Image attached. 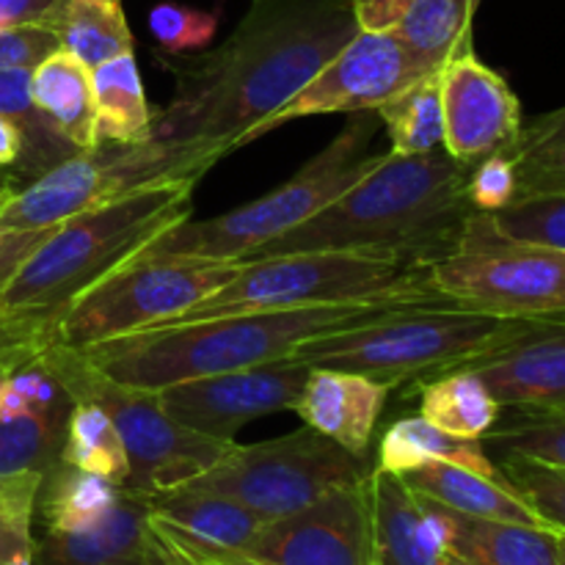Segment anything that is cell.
I'll list each match as a JSON object with an SVG mask.
<instances>
[{
  "instance_id": "obj_1",
  "label": "cell",
  "mask_w": 565,
  "mask_h": 565,
  "mask_svg": "<svg viewBox=\"0 0 565 565\" xmlns=\"http://www.w3.org/2000/svg\"><path fill=\"white\" fill-rule=\"evenodd\" d=\"M351 0H254L226 42L171 64L152 141L207 174L356 36Z\"/></svg>"
},
{
  "instance_id": "obj_2",
  "label": "cell",
  "mask_w": 565,
  "mask_h": 565,
  "mask_svg": "<svg viewBox=\"0 0 565 565\" xmlns=\"http://www.w3.org/2000/svg\"><path fill=\"white\" fill-rule=\"evenodd\" d=\"M469 169L447 149L430 154H395L390 149L356 185L252 257L367 252L434 265L456 252L475 213L467 199Z\"/></svg>"
},
{
  "instance_id": "obj_3",
  "label": "cell",
  "mask_w": 565,
  "mask_h": 565,
  "mask_svg": "<svg viewBox=\"0 0 565 565\" xmlns=\"http://www.w3.org/2000/svg\"><path fill=\"white\" fill-rule=\"evenodd\" d=\"M199 177L136 188L61 221L0 290V351L44 340L83 290L193 213Z\"/></svg>"
},
{
  "instance_id": "obj_4",
  "label": "cell",
  "mask_w": 565,
  "mask_h": 565,
  "mask_svg": "<svg viewBox=\"0 0 565 565\" xmlns=\"http://www.w3.org/2000/svg\"><path fill=\"white\" fill-rule=\"evenodd\" d=\"M414 307V303H412ZM397 307H309L160 323L81 351L99 373L141 390L290 359L303 340Z\"/></svg>"
},
{
  "instance_id": "obj_5",
  "label": "cell",
  "mask_w": 565,
  "mask_h": 565,
  "mask_svg": "<svg viewBox=\"0 0 565 565\" xmlns=\"http://www.w3.org/2000/svg\"><path fill=\"white\" fill-rule=\"evenodd\" d=\"M527 320L497 318L450 301L414 303L323 331L292 351L309 367L348 370L395 386L452 373L511 340Z\"/></svg>"
},
{
  "instance_id": "obj_6",
  "label": "cell",
  "mask_w": 565,
  "mask_h": 565,
  "mask_svg": "<svg viewBox=\"0 0 565 565\" xmlns=\"http://www.w3.org/2000/svg\"><path fill=\"white\" fill-rule=\"evenodd\" d=\"M430 265L367 252H292L243 259L221 290L169 323L309 307H412L441 301Z\"/></svg>"
},
{
  "instance_id": "obj_7",
  "label": "cell",
  "mask_w": 565,
  "mask_h": 565,
  "mask_svg": "<svg viewBox=\"0 0 565 565\" xmlns=\"http://www.w3.org/2000/svg\"><path fill=\"white\" fill-rule=\"evenodd\" d=\"M373 138L375 121L370 119V110L351 114V121L285 185L215 218H185L136 257L248 259L276 237L312 218L373 171L386 154L370 152Z\"/></svg>"
},
{
  "instance_id": "obj_8",
  "label": "cell",
  "mask_w": 565,
  "mask_h": 565,
  "mask_svg": "<svg viewBox=\"0 0 565 565\" xmlns=\"http://www.w3.org/2000/svg\"><path fill=\"white\" fill-rule=\"evenodd\" d=\"M17 348L39 351L55 379L66 386L72 401L97 403L108 414L130 461V475L125 483L127 494L152 497L160 491L180 489L207 472L232 447V441L210 439V436L182 428L163 408L158 390H141V386L114 381L110 375L99 373L81 351L55 345V342Z\"/></svg>"
},
{
  "instance_id": "obj_9",
  "label": "cell",
  "mask_w": 565,
  "mask_h": 565,
  "mask_svg": "<svg viewBox=\"0 0 565 565\" xmlns=\"http://www.w3.org/2000/svg\"><path fill=\"white\" fill-rule=\"evenodd\" d=\"M241 265L243 259L132 257L83 290L39 342L86 351L169 323L221 290Z\"/></svg>"
},
{
  "instance_id": "obj_10",
  "label": "cell",
  "mask_w": 565,
  "mask_h": 565,
  "mask_svg": "<svg viewBox=\"0 0 565 565\" xmlns=\"http://www.w3.org/2000/svg\"><path fill=\"white\" fill-rule=\"evenodd\" d=\"M373 467L367 456H353L329 436L303 425L279 439L254 445L232 441L207 472L185 486L230 497L263 522H274L303 511L340 486L364 483Z\"/></svg>"
},
{
  "instance_id": "obj_11",
  "label": "cell",
  "mask_w": 565,
  "mask_h": 565,
  "mask_svg": "<svg viewBox=\"0 0 565 565\" xmlns=\"http://www.w3.org/2000/svg\"><path fill=\"white\" fill-rule=\"evenodd\" d=\"M428 281L441 301L513 320L565 318V254L491 235L469 215L456 252L436 259Z\"/></svg>"
},
{
  "instance_id": "obj_12",
  "label": "cell",
  "mask_w": 565,
  "mask_h": 565,
  "mask_svg": "<svg viewBox=\"0 0 565 565\" xmlns=\"http://www.w3.org/2000/svg\"><path fill=\"white\" fill-rule=\"evenodd\" d=\"M177 177L202 180L204 174L152 138L143 143L99 141L17 188L0 210V230H50L136 188Z\"/></svg>"
},
{
  "instance_id": "obj_13",
  "label": "cell",
  "mask_w": 565,
  "mask_h": 565,
  "mask_svg": "<svg viewBox=\"0 0 565 565\" xmlns=\"http://www.w3.org/2000/svg\"><path fill=\"white\" fill-rule=\"evenodd\" d=\"M367 480L265 522L243 550L210 565H373Z\"/></svg>"
},
{
  "instance_id": "obj_14",
  "label": "cell",
  "mask_w": 565,
  "mask_h": 565,
  "mask_svg": "<svg viewBox=\"0 0 565 565\" xmlns=\"http://www.w3.org/2000/svg\"><path fill=\"white\" fill-rule=\"evenodd\" d=\"M428 72L412 58L406 47L392 33L356 31V36L342 44L340 53L301 88L287 99L276 114H270L252 141L279 130L287 121L320 114H362L379 110L386 99L401 94ZM434 75V72H430Z\"/></svg>"
},
{
  "instance_id": "obj_15",
  "label": "cell",
  "mask_w": 565,
  "mask_h": 565,
  "mask_svg": "<svg viewBox=\"0 0 565 565\" xmlns=\"http://www.w3.org/2000/svg\"><path fill=\"white\" fill-rule=\"evenodd\" d=\"M0 364V478H44L61 461L75 401L33 348L3 351Z\"/></svg>"
},
{
  "instance_id": "obj_16",
  "label": "cell",
  "mask_w": 565,
  "mask_h": 565,
  "mask_svg": "<svg viewBox=\"0 0 565 565\" xmlns=\"http://www.w3.org/2000/svg\"><path fill=\"white\" fill-rule=\"evenodd\" d=\"M307 375L309 364L279 359L257 367L180 381L158 392L163 408L182 428L210 439L235 441L237 430L254 419L292 412Z\"/></svg>"
},
{
  "instance_id": "obj_17",
  "label": "cell",
  "mask_w": 565,
  "mask_h": 565,
  "mask_svg": "<svg viewBox=\"0 0 565 565\" xmlns=\"http://www.w3.org/2000/svg\"><path fill=\"white\" fill-rule=\"evenodd\" d=\"M445 105V149L472 166L497 152H511L522 136V103L511 83L486 66L472 50L439 70Z\"/></svg>"
},
{
  "instance_id": "obj_18",
  "label": "cell",
  "mask_w": 565,
  "mask_h": 565,
  "mask_svg": "<svg viewBox=\"0 0 565 565\" xmlns=\"http://www.w3.org/2000/svg\"><path fill=\"white\" fill-rule=\"evenodd\" d=\"M263 519L230 497L191 486L147 497V527L169 565H210L243 550Z\"/></svg>"
},
{
  "instance_id": "obj_19",
  "label": "cell",
  "mask_w": 565,
  "mask_h": 565,
  "mask_svg": "<svg viewBox=\"0 0 565 565\" xmlns=\"http://www.w3.org/2000/svg\"><path fill=\"white\" fill-rule=\"evenodd\" d=\"M375 565H447L456 513L417 494L401 475L373 467L367 480Z\"/></svg>"
},
{
  "instance_id": "obj_20",
  "label": "cell",
  "mask_w": 565,
  "mask_h": 565,
  "mask_svg": "<svg viewBox=\"0 0 565 565\" xmlns=\"http://www.w3.org/2000/svg\"><path fill=\"white\" fill-rule=\"evenodd\" d=\"M502 408L565 406V318L527 320L511 340L463 364Z\"/></svg>"
},
{
  "instance_id": "obj_21",
  "label": "cell",
  "mask_w": 565,
  "mask_h": 565,
  "mask_svg": "<svg viewBox=\"0 0 565 565\" xmlns=\"http://www.w3.org/2000/svg\"><path fill=\"white\" fill-rule=\"evenodd\" d=\"M390 392V386L367 375L309 367L307 384L292 406V414L353 456H367Z\"/></svg>"
},
{
  "instance_id": "obj_22",
  "label": "cell",
  "mask_w": 565,
  "mask_h": 565,
  "mask_svg": "<svg viewBox=\"0 0 565 565\" xmlns=\"http://www.w3.org/2000/svg\"><path fill=\"white\" fill-rule=\"evenodd\" d=\"M33 565H169L147 527V497L127 494L108 516L83 533L42 530L33 550Z\"/></svg>"
},
{
  "instance_id": "obj_23",
  "label": "cell",
  "mask_w": 565,
  "mask_h": 565,
  "mask_svg": "<svg viewBox=\"0 0 565 565\" xmlns=\"http://www.w3.org/2000/svg\"><path fill=\"white\" fill-rule=\"evenodd\" d=\"M417 494L450 508L469 519H489V522H511L530 524V527H550L527 502L522 500L516 489L500 478L472 472L467 467L447 461H430L423 467H414L401 475ZM552 530V527H550Z\"/></svg>"
},
{
  "instance_id": "obj_24",
  "label": "cell",
  "mask_w": 565,
  "mask_h": 565,
  "mask_svg": "<svg viewBox=\"0 0 565 565\" xmlns=\"http://www.w3.org/2000/svg\"><path fill=\"white\" fill-rule=\"evenodd\" d=\"M31 99L39 114L75 149L99 143L94 119L92 70L75 55L58 50L31 70Z\"/></svg>"
},
{
  "instance_id": "obj_25",
  "label": "cell",
  "mask_w": 565,
  "mask_h": 565,
  "mask_svg": "<svg viewBox=\"0 0 565 565\" xmlns=\"http://www.w3.org/2000/svg\"><path fill=\"white\" fill-rule=\"evenodd\" d=\"M97 138L108 143H143L152 138L154 110L143 94L136 55L121 53L92 70Z\"/></svg>"
},
{
  "instance_id": "obj_26",
  "label": "cell",
  "mask_w": 565,
  "mask_h": 565,
  "mask_svg": "<svg viewBox=\"0 0 565 565\" xmlns=\"http://www.w3.org/2000/svg\"><path fill=\"white\" fill-rule=\"evenodd\" d=\"M430 461H447L467 467L472 472L500 478V467L491 461L489 450L478 439H458V436L445 434L441 428L430 425L428 419L406 417L392 423L384 430L379 445V463L375 467L386 472L403 475L414 467H423Z\"/></svg>"
},
{
  "instance_id": "obj_27",
  "label": "cell",
  "mask_w": 565,
  "mask_h": 565,
  "mask_svg": "<svg viewBox=\"0 0 565 565\" xmlns=\"http://www.w3.org/2000/svg\"><path fill=\"white\" fill-rule=\"evenodd\" d=\"M478 6V0H414L390 33L430 75L472 50V17Z\"/></svg>"
},
{
  "instance_id": "obj_28",
  "label": "cell",
  "mask_w": 565,
  "mask_h": 565,
  "mask_svg": "<svg viewBox=\"0 0 565 565\" xmlns=\"http://www.w3.org/2000/svg\"><path fill=\"white\" fill-rule=\"evenodd\" d=\"M561 535L550 527L489 522L456 513L450 555L475 565H561Z\"/></svg>"
},
{
  "instance_id": "obj_29",
  "label": "cell",
  "mask_w": 565,
  "mask_h": 565,
  "mask_svg": "<svg viewBox=\"0 0 565 565\" xmlns=\"http://www.w3.org/2000/svg\"><path fill=\"white\" fill-rule=\"evenodd\" d=\"M119 497L121 489L110 480L58 461L39 486L36 519L50 533H83L103 522Z\"/></svg>"
},
{
  "instance_id": "obj_30",
  "label": "cell",
  "mask_w": 565,
  "mask_h": 565,
  "mask_svg": "<svg viewBox=\"0 0 565 565\" xmlns=\"http://www.w3.org/2000/svg\"><path fill=\"white\" fill-rule=\"evenodd\" d=\"M505 408L497 403L478 373L458 367L428 379L419 390V417L458 439H478L500 423Z\"/></svg>"
},
{
  "instance_id": "obj_31",
  "label": "cell",
  "mask_w": 565,
  "mask_h": 565,
  "mask_svg": "<svg viewBox=\"0 0 565 565\" xmlns=\"http://www.w3.org/2000/svg\"><path fill=\"white\" fill-rule=\"evenodd\" d=\"M61 50L94 70L103 61L132 53V31L121 0H64L53 22Z\"/></svg>"
},
{
  "instance_id": "obj_32",
  "label": "cell",
  "mask_w": 565,
  "mask_h": 565,
  "mask_svg": "<svg viewBox=\"0 0 565 565\" xmlns=\"http://www.w3.org/2000/svg\"><path fill=\"white\" fill-rule=\"evenodd\" d=\"M395 154H430L445 149V105L439 72L414 81L379 110Z\"/></svg>"
},
{
  "instance_id": "obj_33",
  "label": "cell",
  "mask_w": 565,
  "mask_h": 565,
  "mask_svg": "<svg viewBox=\"0 0 565 565\" xmlns=\"http://www.w3.org/2000/svg\"><path fill=\"white\" fill-rule=\"evenodd\" d=\"M0 114L14 119L25 136V152L17 163V177L31 182L81 149L72 147L33 105L31 99V72L28 70H0Z\"/></svg>"
},
{
  "instance_id": "obj_34",
  "label": "cell",
  "mask_w": 565,
  "mask_h": 565,
  "mask_svg": "<svg viewBox=\"0 0 565 565\" xmlns=\"http://www.w3.org/2000/svg\"><path fill=\"white\" fill-rule=\"evenodd\" d=\"M61 461L110 480L119 489H125L127 475H130V461H127L119 430L97 403L88 401H75L72 406Z\"/></svg>"
},
{
  "instance_id": "obj_35",
  "label": "cell",
  "mask_w": 565,
  "mask_h": 565,
  "mask_svg": "<svg viewBox=\"0 0 565 565\" xmlns=\"http://www.w3.org/2000/svg\"><path fill=\"white\" fill-rule=\"evenodd\" d=\"M508 154L516 166V199L565 193V105L524 125Z\"/></svg>"
},
{
  "instance_id": "obj_36",
  "label": "cell",
  "mask_w": 565,
  "mask_h": 565,
  "mask_svg": "<svg viewBox=\"0 0 565 565\" xmlns=\"http://www.w3.org/2000/svg\"><path fill=\"white\" fill-rule=\"evenodd\" d=\"M508 417L483 436V445L505 456L533 458L565 469V406L563 408H508Z\"/></svg>"
},
{
  "instance_id": "obj_37",
  "label": "cell",
  "mask_w": 565,
  "mask_h": 565,
  "mask_svg": "<svg viewBox=\"0 0 565 565\" xmlns=\"http://www.w3.org/2000/svg\"><path fill=\"white\" fill-rule=\"evenodd\" d=\"M491 235L565 254V193L516 199L497 213H478Z\"/></svg>"
},
{
  "instance_id": "obj_38",
  "label": "cell",
  "mask_w": 565,
  "mask_h": 565,
  "mask_svg": "<svg viewBox=\"0 0 565 565\" xmlns=\"http://www.w3.org/2000/svg\"><path fill=\"white\" fill-rule=\"evenodd\" d=\"M39 486L42 475L0 478V565H33Z\"/></svg>"
},
{
  "instance_id": "obj_39",
  "label": "cell",
  "mask_w": 565,
  "mask_h": 565,
  "mask_svg": "<svg viewBox=\"0 0 565 565\" xmlns=\"http://www.w3.org/2000/svg\"><path fill=\"white\" fill-rule=\"evenodd\" d=\"M500 472L557 533H565V469L522 456L500 458Z\"/></svg>"
},
{
  "instance_id": "obj_40",
  "label": "cell",
  "mask_w": 565,
  "mask_h": 565,
  "mask_svg": "<svg viewBox=\"0 0 565 565\" xmlns=\"http://www.w3.org/2000/svg\"><path fill=\"white\" fill-rule=\"evenodd\" d=\"M149 31L169 55L202 53L213 44L218 17L182 3H158L149 11Z\"/></svg>"
},
{
  "instance_id": "obj_41",
  "label": "cell",
  "mask_w": 565,
  "mask_h": 565,
  "mask_svg": "<svg viewBox=\"0 0 565 565\" xmlns=\"http://www.w3.org/2000/svg\"><path fill=\"white\" fill-rule=\"evenodd\" d=\"M516 166L508 152L489 154L472 163L467 177V199L475 213H497L516 202Z\"/></svg>"
},
{
  "instance_id": "obj_42",
  "label": "cell",
  "mask_w": 565,
  "mask_h": 565,
  "mask_svg": "<svg viewBox=\"0 0 565 565\" xmlns=\"http://www.w3.org/2000/svg\"><path fill=\"white\" fill-rule=\"evenodd\" d=\"M61 50L58 33L50 25H17L0 31V70H28Z\"/></svg>"
},
{
  "instance_id": "obj_43",
  "label": "cell",
  "mask_w": 565,
  "mask_h": 565,
  "mask_svg": "<svg viewBox=\"0 0 565 565\" xmlns=\"http://www.w3.org/2000/svg\"><path fill=\"white\" fill-rule=\"evenodd\" d=\"M50 230H0V290L25 263L28 254L50 235Z\"/></svg>"
},
{
  "instance_id": "obj_44",
  "label": "cell",
  "mask_w": 565,
  "mask_h": 565,
  "mask_svg": "<svg viewBox=\"0 0 565 565\" xmlns=\"http://www.w3.org/2000/svg\"><path fill=\"white\" fill-rule=\"evenodd\" d=\"M64 0H0V31L17 25L53 28Z\"/></svg>"
},
{
  "instance_id": "obj_45",
  "label": "cell",
  "mask_w": 565,
  "mask_h": 565,
  "mask_svg": "<svg viewBox=\"0 0 565 565\" xmlns=\"http://www.w3.org/2000/svg\"><path fill=\"white\" fill-rule=\"evenodd\" d=\"M414 0H351L359 31L390 33Z\"/></svg>"
},
{
  "instance_id": "obj_46",
  "label": "cell",
  "mask_w": 565,
  "mask_h": 565,
  "mask_svg": "<svg viewBox=\"0 0 565 565\" xmlns=\"http://www.w3.org/2000/svg\"><path fill=\"white\" fill-rule=\"evenodd\" d=\"M22 152H25V136L20 125L0 114V169H17Z\"/></svg>"
},
{
  "instance_id": "obj_47",
  "label": "cell",
  "mask_w": 565,
  "mask_h": 565,
  "mask_svg": "<svg viewBox=\"0 0 565 565\" xmlns=\"http://www.w3.org/2000/svg\"><path fill=\"white\" fill-rule=\"evenodd\" d=\"M14 191H17V188L11 185L9 180H0V210H3V204L9 202V199H11V193H14Z\"/></svg>"
},
{
  "instance_id": "obj_48",
  "label": "cell",
  "mask_w": 565,
  "mask_h": 565,
  "mask_svg": "<svg viewBox=\"0 0 565 565\" xmlns=\"http://www.w3.org/2000/svg\"><path fill=\"white\" fill-rule=\"evenodd\" d=\"M447 565H475V563L463 561V557H458V555H450V557H447Z\"/></svg>"
},
{
  "instance_id": "obj_49",
  "label": "cell",
  "mask_w": 565,
  "mask_h": 565,
  "mask_svg": "<svg viewBox=\"0 0 565 565\" xmlns=\"http://www.w3.org/2000/svg\"><path fill=\"white\" fill-rule=\"evenodd\" d=\"M561 565H565V533L561 535Z\"/></svg>"
},
{
  "instance_id": "obj_50",
  "label": "cell",
  "mask_w": 565,
  "mask_h": 565,
  "mask_svg": "<svg viewBox=\"0 0 565 565\" xmlns=\"http://www.w3.org/2000/svg\"><path fill=\"white\" fill-rule=\"evenodd\" d=\"M0 180H9V177H0ZM11 182V180H9ZM11 185H14V182H11Z\"/></svg>"
},
{
  "instance_id": "obj_51",
  "label": "cell",
  "mask_w": 565,
  "mask_h": 565,
  "mask_svg": "<svg viewBox=\"0 0 565 565\" xmlns=\"http://www.w3.org/2000/svg\"><path fill=\"white\" fill-rule=\"evenodd\" d=\"M0 373H3V364H0Z\"/></svg>"
},
{
  "instance_id": "obj_52",
  "label": "cell",
  "mask_w": 565,
  "mask_h": 565,
  "mask_svg": "<svg viewBox=\"0 0 565 565\" xmlns=\"http://www.w3.org/2000/svg\"><path fill=\"white\" fill-rule=\"evenodd\" d=\"M478 3H480V0H478Z\"/></svg>"
},
{
  "instance_id": "obj_53",
  "label": "cell",
  "mask_w": 565,
  "mask_h": 565,
  "mask_svg": "<svg viewBox=\"0 0 565 565\" xmlns=\"http://www.w3.org/2000/svg\"><path fill=\"white\" fill-rule=\"evenodd\" d=\"M373 565H375V563H373Z\"/></svg>"
}]
</instances>
